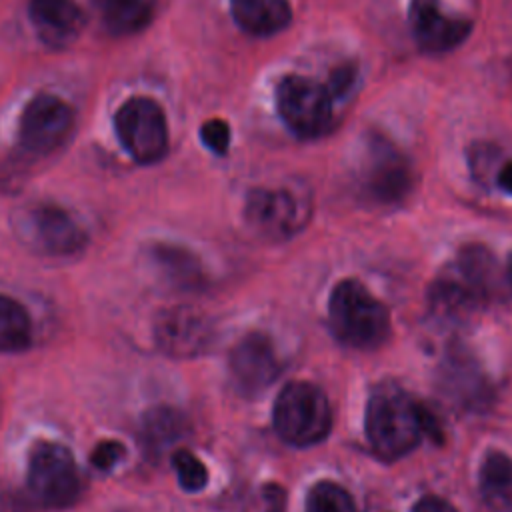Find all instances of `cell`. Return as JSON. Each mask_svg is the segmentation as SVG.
I'll list each match as a JSON object with an SVG mask.
<instances>
[{
    "label": "cell",
    "mask_w": 512,
    "mask_h": 512,
    "mask_svg": "<svg viewBox=\"0 0 512 512\" xmlns=\"http://www.w3.org/2000/svg\"><path fill=\"white\" fill-rule=\"evenodd\" d=\"M438 388L464 410H480L490 402V384L474 356L462 346H452L438 366Z\"/></svg>",
    "instance_id": "obj_13"
},
{
    "label": "cell",
    "mask_w": 512,
    "mask_h": 512,
    "mask_svg": "<svg viewBox=\"0 0 512 512\" xmlns=\"http://www.w3.org/2000/svg\"><path fill=\"white\" fill-rule=\"evenodd\" d=\"M480 494L492 512H512V458L500 450L486 452L480 474Z\"/></svg>",
    "instance_id": "obj_18"
},
{
    "label": "cell",
    "mask_w": 512,
    "mask_h": 512,
    "mask_svg": "<svg viewBox=\"0 0 512 512\" xmlns=\"http://www.w3.org/2000/svg\"><path fill=\"white\" fill-rule=\"evenodd\" d=\"M124 452H126V448H124L122 442H118V440H104V442L96 444V448L92 450L90 462L98 470H110V468H114L122 460Z\"/></svg>",
    "instance_id": "obj_27"
},
{
    "label": "cell",
    "mask_w": 512,
    "mask_h": 512,
    "mask_svg": "<svg viewBox=\"0 0 512 512\" xmlns=\"http://www.w3.org/2000/svg\"><path fill=\"white\" fill-rule=\"evenodd\" d=\"M494 184L508 196H512V160H504L496 172Z\"/></svg>",
    "instance_id": "obj_32"
},
{
    "label": "cell",
    "mask_w": 512,
    "mask_h": 512,
    "mask_svg": "<svg viewBox=\"0 0 512 512\" xmlns=\"http://www.w3.org/2000/svg\"><path fill=\"white\" fill-rule=\"evenodd\" d=\"M0 512H36V506L18 492H6L0 496Z\"/></svg>",
    "instance_id": "obj_30"
},
{
    "label": "cell",
    "mask_w": 512,
    "mask_h": 512,
    "mask_svg": "<svg viewBox=\"0 0 512 512\" xmlns=\"http://www.w3.org/2000/svg\"><path fill=\"white\" fill-rule=\"evenodd\" d=\"M364 422L372 450L386 460L412 452L422 436H430L436 442L442 440L436 418L392 382H384L372 392Z\"/></svg>",
    "instance_id": "obj_1"
},
{
    "label": "cell",
    "mask_w": 512,
    "mask_h": 512,
    "mask_svg": "<svg viewBox=\"0 0 512 512\" xmlns=\"http://www.w3.org/2000/svg\"><path fill=\"white\" fill-rule=\"evenodd\" d=\"M504 158L498 146L490 142H474L468 150V164L474 180L482 186H490L494 182L498 168L502 166Z\"/></svg>",
    "instance_id": "obj_24"
},
{
    "label": "cell",
    "mask_w": 512,
    "mask_h": 512,
    "mask_svg": "<svg viewBox=\"0 0 512 512\" xmlns=\"http://www.w3.org/2000/svg\"><path fill=\"white\" fill-rule=\"evenodd\" d=\"M498 286L492 252L484 246H464L440 272L428 290L430 310L440 320L460 322L486 304Z\"/></svg>",
    "instance_id": "obj_2"
},
{
    "label": "cell",
    "mask_w": 512,
    "mask_h": 512,
    "mask_svg": "<svg viewBox=\"0 0 512 512\" xmlns=\"http://www.w3.org/2000/svg\"><path fill=\"white\" fill-rule=\"evenodd\" d=\"M156 344L172 358H194L212 342V324L196 308L174 306L162 310L154 324Z\"/></svg>",
    "instance_id": "obj_14"
},
{
    "label": "cell",
    "mask_w": 512,
    "mask_h": 512,
    "mask_svg": "<svg viewBox=\"0 0 512 512\" xmlns=\"http://www.w3.org/2000/svg\"><path fill=\"white\" fill-rule=\"evenodd\" d=\"M30 22L50 48L70 46L84 28V14L74 0H30Z\"/></svg>",
    "instance_id": "obj_16"
},
{
    "label": "cell",
    "mask_w": 512,
    "mask_h": 512,
    "mask_svg": "<svg viewBox=\"0 0 512 512\" xmlns=\"http://www.w3.org/2000/svg\"><path fill=\"white\" fill-rule=\"evenodd\" d=\"M362 192L376 204L394 206L408 198L414 186L410 160L380 132H368L360 168Z\"/></svg>",
    "instance_id": "obj_6"
},
{
    "label": "cell",
    "mask_w": 512,
    "mask_h": 512,
    "mask_svg": "<svg viewBox=\"0 0 512 512\" xmlns=\"http://www.w3.org/2000/svg\"><path fill=\"white\" fill-rule=\"evenodd\" d=\"M72 106L56 94H38L18 118V142L32 156H44L58 150L74 128Z\"/></svg>",
    "instance_id": "obj_11"
},
{
    "label": "cell",
    "mask_w": 512,
    "mask_h": 512,
    "mask_svg": "<svg viewBox=\"0 0 512 512\" xmlns=\"http://www.w3.org/2000/svg\"><path fill=\"white\" fill-rule=\"evenodd\" d=\"M412 512H456V510L452 508L450 502H446L440 496H424L414 504Z\"/></svg>",
    "instance_id": "obj_31"
},
{
    "label": "cell",
    "mask_w": 512,
    "mask_h": 512,
    "mask_svg": "<svg viewBox=\"0 0 512 512\" xmlns=\"http://www.w3.org/2000/svg\"><path fill=\"white\" fill-rule=\"evenodd\" d=\"M306 512H356V506L346 488L324 480L310 488L306 496Z\"/></svg>",
    "instance_id": "obj_23"
},
{
    "label": "cell",
    "mask_w": 512,
    "mask_h": 512,
    "mask_svg": "<svg viewBox=\"0 0 512 512\" xmlns=\"http://www.w3.org/2000/svg\"><path fill=\"white\" fill-rule=\"evenodd\" d=\"M276 110L284 126L300 140H314L332 128V94L326 84L286 74L276 84Z\"/></svg>",
    "instance_id": "obj_5"
},
{
    "label": "cell",
    "mask_w": 512,
    "mask_h": 512,
    "mask_svg": "<svg viewBox=\"0 0 512 512\" xmlns=\"http://www.w3.org/2000/svg\"><path fill=\"white\" fill-rule=\"evenodd\" d=\"M152 258L162 274L178 288H198L204 282L202 266L192 252L172 244H156Z\"/></svg>",
    "instance_id": "obj_20"
},
{
    "label": "cell",
    "mask_w": 512,
    "mask_h": 512,
    "mask_svg": "<svg viewBox=\"0 0 512 512\" xmlns=\"http://www.w3.org/2000/svg\"><path fill=\"white\" fill-rule=\"evenodd\" d=\"M28 488L42 506L70 508L82 488L72 452L56 442H38L28 458Z\"/></svg>",
    "instance_id": "obj_8"
},
{
    "label": "cell",
    "mask_w": 512,
    "mask_h": 512,
    "mask_svg": "<svg viewBox=\"0 0 512 512\" xmlns=\"http://www.w3.org/2000/svg\"><path fill=\"white\" fill-rule=\"evenodd\" d=\"M172 466L178 474V482L188 492H198L208 482L206 466L190 452V450H176L172 454Z\"/></svg>",
    "instance_id": "obj_25"
},
{
    "label": "cell",
    "mask_w": 512,
    "mask_h": 512,
    "mask_svg": "<svg viewBox=\"0 0 512 512\" xmlns=\"http://www.w3.org/2000/svg\"><path fill=\"white\" fill-rule=\"evenodd\" d=\"M328 324L342 344L360 350L378 348L390 336L388 308L352 278L334 286L328 300Z\"/></svg>",
    "instance_id": "obj_3"
},
{
    "label": "cell",
    "mask_w": 512,
    "mask_h": 512,
    "mask_svg": "<svg viewBox=\"0 0 512 512\" xmlns=\"http://www.w3.org/2000/svg\"><path fill=\"white\" fill-rule=\"evenodd\" d=\"M230 126L228 122H224L222 118H212L206 120L200 128V140L204 142V146L208 150H212L214 154H226L230 148Z\"/></svg>",
    "instance_id": "obj_26"
},
{
    "label": "cell",
    "mask_w": 512,
    "mask_h": 512,
    "mask_svg": "<svg viewBox=\"0 0 512 512\" xmlns=\"http://www.w3.org/2000/svg\"><path fill=\"white\" fill-rule=\"evenodd\" d=\"M114 132L138 164L160 162L168 152V122L164 110L152 98H128L114 114Z\"/></svg>",
    "instance_id": "obj_7"
},
{
    "label": "cell",
    "mask_w": 512,
    "mask_h": 512,
    "mask_svg": "<svg viewBox=\"0 0 512 512\" xmlns=\"http://www.w3.org/2000/svg\"><path fill=\"white\" fill-rule=\"evenodd\" d=\"M408 24L418 48L428 54L450 52L472 32V22L448 14L440 0H410Z\"/></svg>",
    "instance_id": "obj_12"
},
{
    "label": "cell",
    "mask_w": 512,
    "mask_h": 512,
    "mask_svg": "<svg viewBox=\"0 0 512 512\" xmlns=\"http://www.w3.org/2000/svg\"><path fill=\"white\" fill-rule=\"evenodd\" d=\"M230 14L236 26L250 36H274L292 22L288 0H230Z\"/></svg>",
    "instance_id": "obj_17"
},
{
    "label": "cell",
    "mask_w": 512,
    "mask_h": 512,
    "mask_svg": "<svg viewBox=\"0 0 512 512\" xmlns=\"http://www.w3.org/2000/svg\"><path fill=\"white\" fill-rule=\"evenodd\" d=\"M354 78H356V70L352 66H342L338 70L332 72V78L328 82V90L334 96H342L348 92V88L354 84Z\"/></svg>",
    "instance_id": "obj_28"
},
{
    "label": "cell",
    "mask_w": 512,
    "mask_h": 512,
    "mask_svg": "<svg viewBox=\"0 0 512 512\" xmlns=\"http://www.w3.org/2000/svg\"><path fill=\"white\" fill-rule=\"evenodd\" d=\"M508 282L512 286V260H510V266H508Z\"/></svg>",
    "instance_id": "obj_33"
},
{
    "label": "cell",
    "mask_w": 512,
    "mask_h": 512,
    "mask_svg": "<svg viewBox=\"0 0 512 512\" xmlns=\"http://www.w3.org/2000/svg\"><path fill=\"white\" fill-rule=\"evenodd\" d=\"M230 372L236 388L244 394H258L280 374V358L268 336L246 334L230 352Z\"/></svg>",
    "instance_id": "obj_15"
},
{
    "label": "cell",
    "mask_w": 512,
    "mask_h": 512,
    "mask_svg": "<svg viewBox=\"0 0 512 512\" xmlns=\"http://www.w3.org/2000/svg\"><path fill=\"white\" fill-rule=\"evenodd\" d=\"M102 20L112 34H136L154 14L152 0H98Z\"/></svg>",
    "instance_id": "obj_21"
},
{
    "label": "cell",
    "mask_w": 512,
    "mask_h": 512,
    "mask_svg": "<svg viewBox=\"0 0 512 512\" xmlns=\"http://www.w3.org/2000/svg\"><path fill=\"white\" fill-rule=\"evenodd\" d=\"M186 430L184 416L168 406H158L144 414L140 424L142 446L148 454H162L170 444H174Z\"/></svg>",
    "instance_id": "obj_19"
},
{
    "label": "cell",
    "mask_w": 512,
    "mask_h": 512,
    "mask_svg": "<svg viewBox=\"0 0 512 512\" xmlns=\"http://www.w3.org/2000/svg\"><path fill=\"white\" fill-rule=\"evenodd\" d=\"M274 428L292 446L318 444L332 428L326 394L310 382L286 384L274 402Z\"/></svg>",
    "instance_id": "obj_4"
},
{
    "label": "cell",
    "mask_w": 512,
    "mask_h": 512,
    "mask_svg": "<svg viewBox=\"0 0 512 512\" xmlns=\"http://www.w3.org/2000/svg\"><path fill=\"white\" fill-rule=\"evenodd\" d=\"M262 496L266 502V512H284L286 510V492L278 484H266L262 488Z\"/></svg>",
    "instance_id": "obj_29"
},
{
    "label": "cell",
    "mask_w": 512,
    "mask_h": 512,
    "mask_svg": "<svg viewBox=\"0 0 512 512\" xmlns=\"http://www.w3.org/2000/svg\"><path fill=\"white\" fill-rule=\"evenodd\" d=\"M14 224L20 240L46 256H70L86 244L82 226L54 204L26 206L16 214Z\"/></svg>",
    "instance_id": "obj_10"
},
{
    "label": "cell",
    "mask_w": 512,
    "mask_h": 512,
    "mask_svg": "<svg viewBox=\"0 0 512 512\" xmlns=\"http://www.w3.org/2000/svg\"><path fill=\"white\" fill-rule=\"evenodd\" d=\"M246 224L264 240L282 242L310 218V202L292 188H252L244 204Z\"/></svg>",
    "instance_id": "obj_9"
},
{
    "label": "cell",
    "mask_w": 512,
    "mask_h": 512,
    "mask_svg": "<svg viewBox=\"0 0 512 512\" xmlns=\"http://www.w3.org/2000/svg\"><path fill=\"white\" fill-rule=\"evenodd\" d=\"M30 338L32 322L26 308L18 300L0 294V352L24 350Z\"/></svg>",
    "instance_id": "obj_22"
}]
</instances>
